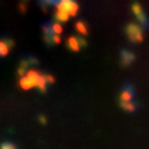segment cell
<instances>
[{"label": "cell", "mask_w": 149, "mask_h": 149, "mask_svg": "<svg viewBox=\"0 0 149 149\" xmlns=\"http://www.w3.org/2000/svg\"><path fill=\"white\" fill-rule=\"evenodd\" d=\"M15 47V42L11 37H0V58H4Z\"/></svg>", "instance_id": "7"}, {"label": "cell", "mask_w": 149, "mask_h": 149, "mask_svg": "<svg viewBox=\"0 0 149 149\" xmlns=\"http://www.w3.org/2000/svg\"><path fill=\"white\" fill-rule=\"evenodd\" d=\"M70 18V15L66 13L65 10L59 8V7H55V13H54V21H58V22H66Z\"/></svg>", "instance_id": "9"}, {"label": "cell", "mask_w": 149, "mask_h": 149, "mask_svg": "<svg viewBox=\"0 0 149 149\" xmlns=\"http://www.w3.org/2000/svg\"><path fill=\"white\" fill-rule=\"evenodd\" d=\"M74 29H76V32L80 33L81 36H87V35L90 33L88 25H87L84 21H77L76 22V24H74Z\"/></svg>", "instance_id": "10"}, {"label": "cell", "mask_w": 149, "mask_h": 149, "mask_svg": "<svg viewBox=\"0 0 149 149\" xmlns=\"http://www.w3.org/2000/svg\"><path fill=\"white\" fill-rule=\"evenodd\" d=\"M37 1H39V6L42 7V10L44 13H47L48 7H55L59 3V0H37Z\"/></svg>", "instance_id": "11"}, {"label": "cell", "mask_w": 149, "mask_h": 149, "mask_svg": "<svg viewBox=\"0 0 149 149\" xmlns=\"http://www.w3.org/2000/svg\"><path fill=\"white\" fill-rule=\"evenodd\" d=\"M119 107L126 112H135L138 109V102L135 100V87L131 83H126L123 86L120 94L117 97Z\"/></svg>", "instance_id": "1"}, {"label": "cell", "mask_w": 149, "mask_h": 149, "mask_svg": "<svg viewBox=\"0 0 149 149\" xmlns=\"http://www.w3.org/2000/svg\"><path fill=\"white\" fill-rule=\"evenodd\" d=\"M135 59H137V57L131 50H128V48H122L120 50V66L128 68L135 62Z\"/></svg>", "instance_id": "8"}, {"label": "cell", "mask_w": 149, "mask_h": 149, "mask_svg": "<svg viewBox=\"0 0 149 149\" xmlns=\"http://www.w3.org/2000/svg\"><path fill=\"white\" fill-rule=\"evenodd\" d=\"M39 122L42 123V124H47V119L43 116V115H39Z\"/></svg>", "instance_id": "13"}, {"label": "cell", "mask_w": 149, "mask_h": 149, "mask_svg": "<svg viewBox=\"0 0 149 149\" xmlns=\"http://www.w3.org/2000/svg\"><path fill=\"white\" fill-rule=\"evenodd\" d=\"M145 29L138 22H130L126 25L124 28V35L127 37V40L133 44H139V43L144 42V37H145Z\"/></svg>", "instance_id": "2"}, {"label": "cell", "mask_w": 149, "mask_h": 149, "mask_svg": "<svg viewBox=\"0 0 149 149\" xmlns=\"http://www.w3.org/2000/svg\"><path fill=\"white\" fill-rule=\"evenodd\" d=\"M131 11H133V14L135 15L137 22H138L139 25L144 28L145 31L149 29V18H148V15H146V13L144 11V7L139 4L138 1L134 0L133 3H131Z\"/></svg>", "instance_id": "6"}, {"label": "cell", "mask_w": 149, "mask_h": 149, "mask_svg": "<svg viewBox=\"0 0 149 149\" xmlns=\"http://www.w3.org/2000/svg\"><path fill=\"white\" fill-rule=\"evenodd\" d=\"M42 33H43V42L46 43V46L53 47L55 44L61 43V35L55 33L51 28V22H46L42 25Z\"/></svg>", "instance_id": "3"}, {"label": "cell", "mask_w": 149, "mask_h": 149, "mask_svg": "<svg viewBox=\"0 0 149 149\" xmlns=\"http://www.w3.org/2000/svg\"><path fill=\"white\" fill-rule=\"evenodd\" d=\"M6 148H11V149H15L17 145L14 142H1L0 144V149H6Z\"/></svg>", "instance_id": "12"}, {"label": "cell", "mask_w": 149, "mask_h": 149, "mask_svg": "<svg viewBox=\"0 0 149 149\" xmlns=\"http://www.w3.org/2000/svg\"><path fill=\"white\" fill-rule=\"evenodd\" d=\"M88 46V42H87V39L86 36H76V35H70L68 39H66V42H65V47L68 48L69 51H73V53H77L80 50H83Z\"/></svg>", "instance_id": "4"}, {"label": "cell", "mask_w": 149, "mask_h": 149, "mask_svg": "<svg viewBox=\"0 0 149 149\" xmlns=\"http://www.w3.org/2000/svg\"><path fill=\"white\" fill-rule=\"evenodd\" d=\"M32 66H39V59L35 57V55H31L28 54L25 57H22L19 64H18V68H17V76L21 77L24 74L26 73V70Z\"/></svg>", "instance_id": "5"}]
</instances>
